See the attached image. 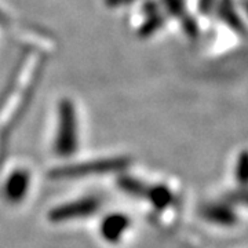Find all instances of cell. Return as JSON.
Returning <instances> with one entry per match:
<instances>
[{"mask_svg":"<svg viewBox=\"0 0 248 248\" xmlns=\"http://www.w3.org/2000/svg\"><path fill=\"white\" fill-rule=\"evenodd\" d=\"M80 145L79 119L76 108L69 99H62L57 110V128L53 149L58 157H71Z\"/></svg>","mask_w":248,"mask_h":248,"instance_id":"6da1fadb","label":"cell"},{"mask_svg":"<svg viewBox=\"0 0 248 248\" xmlns=\"http://www.w3.org/2000/svg\"><path fill=\"white\" fill-rule=\"evenodd\" d=\"M130 228V219L123 214H110L101 222L99 233L108 243H117Z\"/></svg>","mask_w":248,"mask_h":248,"instance_id":"5b68a950","label":"cell"},{"mask_svg":"<svg viewBox=\"0 0 248 248\" xmlns=\"http://www.w3.org/2000/svg\"><path fill=\"white\" fill-rule=\"evenodd\" d=\"M128 166L127 157H99V159L80 161L54 170L53 178L58 179H81L93 175H105L120 172Z\"/></svg>","mask_w":248,"mask_h":248,"instance_id":"7a4b0ae2","label":"cell"},{"mask_svg":"<svg viewBox=\"0 0 248 248\" xmlns=\"http://www.w3.org/2000/svg\"><path fill=\"white\" fill-rule=\"evenodd\" d=\"M102 200L99 196L89 195L78 197L71 202L58 204L48 213V219L53 223H68L79 219H86L101 210Z\"/></svg>","mask_w":248,"mask_h":248,"instance_id":"3957f363","label":"cell"},{"mask_svg":"<svg viewBox=\"0 0 248 248\" xmlns=\"http://www.w3.org/2000/svg\"><path fill=\"white\" fill-rule=\"evenodd\" d=\"M31 174L27 170H14L3 184V195L10 203H21L29 193Z\"/></svg>","mask_w":248,"mask_h":248,"instance_id":"277c9868","label":"cell"}]
</instances>
